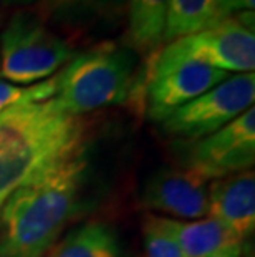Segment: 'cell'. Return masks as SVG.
Wrapping results in <instances>:
<instances>
[{"mask_svg": "<svg viewBox=\"0 0 255 257\" xmlns=\"http://www.w3.org/2000/svg\"><path fill=\"white\" fill-rule=\"evenodd\" d=\"M90 181L86 146L19 188L0 209V257H43L81 214Z\"/></svg>", "mask_w": 255, "mask_h": 257, "instance_id": "6da1fadb", "label": "cell"}, {"mask_svg": "<svg viewBox=\"0 0 255 257\" xmlns=\"http://www.w3.org/2000/svg\"><path fill=\"white\" fill-rule=\"evenodd\" d=\"M86 123L55 98L0 111V209L19 188L85 148Z\"/></svg>", "mask_w": 255, "mask_h": 257, "instance_id": "7a4b0ae2", "label": "cell"}, {"mask_svg": "<svg viewBox=\"0 0 255 257\" xmlns=\"http://www.w3.org/2000/svg\"><path fill=\"white\" fill-rule=\"evenodd\" d=\"M138 55L126 45L100 43L77 53L57 76L55 100L73 116L123 105L139 91Z\"/></svg>", "mask_w": 255, "mask_h": 257, "instance_id": "3957f363", "label": "cell"}, {"mask_svg": "<svg viewBox=\"0 0 255 257\" xmlns=\"http://www.w3.org/2000/svg\"><path fill=\"white\" fill-rule=\"evenodd\" d=\"M75 57L72 45L32 10H19L0 34V73L9 83H40Z\"/></svg>", "mask_w": 255, "mask_h": 257, "instance_id": "277c9868", "label": "cell"}, {"mask_svg": "<svg viewBox=\"0 0 255 257\" xmlns=\"http://www.w3.org/2000/svg\"><path fill=\"white\" fill-rule=\"evenodd\" d=\"M229 76L224 70L186 55L172 42L167 43L157 52L146 75L144 96L148 116L161 123L167 114L204 95Z\"/></svg>", "mask_w": 255, "mask_h": 257, "instance_id": "5b68a950", "label": "cell"}, {"mask_svg": "<svg viewBox=\"0 0 255 257\" xmlns=\"http://www.w3.org/2000/svg\"><path fill=\"white\" fill-rule=\"evenodd\" d=\"M255 75L238 73L220 81L204 95L177 108L159 123L167 136L179 143H192L219 131L252 108Z\"/></svg>", "mask_w": 255, "mask_h": 257, "instance_id": "8992f818", "label": "cell"}, {"mask_svg": "<svg viewBox=\"0 0 255 257\" xmlns=\"http://www.w3.org/2000/svg\"><path fill=\"white\" fill-rule=\"evenodd\" d=\"M181 166L204 181L248 171L255 161V110L248 108L219 131L192 143H179Z\"/></svg>", "mask_w": 255, "mask_h": 257, "instance_id": "52a82bcc", "label": "cell"}, {"mask_svg": "<svg viewBox=\"0 0 255 257\" xmlns=\"http://www.w3.org/2000/svg\"><path fill=\"white\" fill-rule=\"evenodd\" d=\"M186 55L224 72L252 73L255 68L253 12L240 10L202 32L172 42Z\"/></svg>", "mask_w": 255, "mask_h": 257, "instance_id": "ba28073f", "label": "cell"}, {"mask_svg": "<svg viewBox=\"0 0 255 257\" xmlns=\"http://www.w3.org/2000/svg\"><path fill=\"white\" fill-rule=\"evenodd\" d=\"M146 209L196 221L209 216V184L186 168H161L146 179L141 191Z\"/></svg>", "mask_w": 255, "mask_h": 257, "instance_id": "9c48e42d", "label": "cell"}, {"mask_svg": "<svg viewBox=\"0 0 255 257\" xmlns=\"http://www.w3.org/2000/svg\"><path fill=\"white\" fill-rule=\"evenodd\" d=\"M209 216L225 224L240 239L255 229V174L252 169L215 179L209 186Z\"/></svg>", "mask_w": 255, "mask_h": 257, "instance_id": "30bf717a", "label": "cell"}, {"mask_svg": "<svg viewBox=\"0 0 255 257\" xmlns=\"http://www.w3.org/2000/svg\"><path fill=\"white\" fill-rule=\"evenodd\" d=\"M43 257H131L121 236L106 222L90 221L72 227Z\"/></svg>", "mask_w": 255, "mask_h": 257, "instance_id": "8fae6325", "label": "cell"}, {"mask_svg": "<svg viewBox=\"0 0 255 257\" xmlns=\"http://www.w3.org/2000/svg\"><path fill=\"white\" fill-rule=\"evenodd\" d=\"M235 0H171L162 42L194 35L234 15Z\"/></svg>", "mask_w": 255, "mask_h": 257, "instance_id": "7c38bea8", "label": "cell"}, {"mask_svg": "<svg viewBox=\"0 0 255 257\" xmlns=\"http://www.w3.org/2000/svg\"><path fill=\"white\" fill-rule=\"evenodd\" d=\"M171 231L186 257H209L230 245L243 244L225 224L205 216L196 221H176L169 217Z\"/></svg>", "mask_w": 255, "mask_h": 257, "instance_id": "4fadbf2b", "label": "cell"}, {"mask_svg": "<svg viewBox=\"0 0 255 257\" xmlns=\"http://www.w3.org/2000/svg\"><path fill=\"white\" fill-rule=\"evenodd\" d=\"M171 0H128L126 47L153 53L162 43Z\"/></svg>", "mask_w": 255, "mask_h": 257, "instance_id": "5bb4252c", "label": "cell"}, {"mask_svg": "<svg viewBox=\"0 0 255 257\" xmlns=\"http://www.w3.org/2000/svg\"><path fill=\"white\" fill-rule=\"evenodd\" d=\"M146 257H186L171 231L169 217L148 214L143 222Z\"/></svg>", "mask_w": 255, "mask_h": 257, "instance_id": "9a60e30c", "label": "cell"}, {"mask_svg": "<svg viewBox=\"0 0 255 257\" xmlns=\"http://www.w3.org/2000/svg\"><path fill=\"white\" fill-rule=\"evenodd\" d=\"M57 4H68L70 9H78L83 12H110L123 7V0H50Z\"/></svg>", "mask_w": 255, "mask_h": 257, "instance_id": "2e32d148", "label": "cell"}, {"mask_svg": "<svg viewBox=\"0 0 255 257\" xmlns=\"http://www.w3.org/2000/svg\"><path fill=\"white\" fill-rule=\"evenodd\" d=\"M209 257H243V244H238V245H230V247H225L215 252Z\"/></svg>", "mask_w": 255, "mask_h": 257, "instance_id": "e0dca14e", "label": "cell"}, {"mask_svg": "<svg viewBox=\"0 0 255 257\" xmlns=\"http://www.w3.org/2000/svg\"><path fill=\"white\" fill-rule=\"evenodd\" d=\"M255 7V0H235V10L240 12V10H250L253 12Z\"/></svg>", "mask_w": 255, "mask_h": 257, "instance_id": "ac0fdd59", "label": "cell"}, {"mask_svg": "<svg viewBox=\"0 0 255 257\" xmlns=\"http://www.w3.org/2000/svg\"><path fill=\"white\" fill-rule=\"evenodd\" d=\"M243 257H245V255H243Z\"/></svg>", "mask_w": 255, "mask_h": 257, "instance_id": "d6986e66", "label": "cell"}]
</instances>
